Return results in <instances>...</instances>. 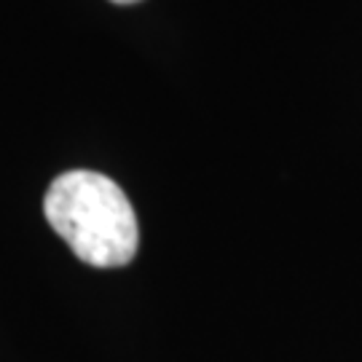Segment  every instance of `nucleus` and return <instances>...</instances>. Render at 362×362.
<instances>
[{
	"label": "nucleus",
	"instance_id": "1",
	"mask_svg": "<svg viewBox=\"0 0 362 362\" xmlns=\"http://www.w3.org/2000/svg\"><path fill=\"white\" fill-rule=\"evenodd\" d=\"M43 212L83 263L118 269L137 255L140 228L121 185L91 169H73L49 185Z\"/></svg>",
	"mask_w": 362,
	"mask_h": 362
},
{
	"label": "nucleus",
	"instance_id": "2",
	"mask_svg": "<svg viewBox=\"0 0 362 362\" xmlns=\"http://www.w3.org/2000/svg\"><path fill=\"white\" fill-rule=\"evenodd\" d=\"M113 3H121V6H129V3H140V0H113Z\"/></svg>",
	"mask_w": 362,
	"mask_h": 362
}]
</instances>
